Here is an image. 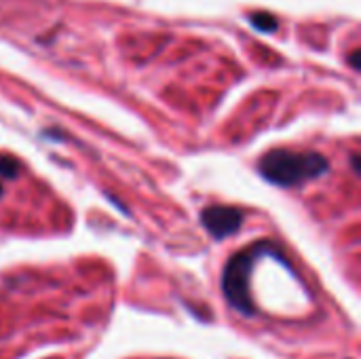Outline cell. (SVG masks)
<instances>
[{"label":"cell","mask_w":361,"mask_h":359,"mask_svg":"<svg viewBox=\"0 0 361 359\" xmlns=\"http://www.w3.org/2000/svg\"><path fill=\"white\" fill-rule=\"evenodd\" d=\"M271 248L273 245L269 241L254 243V245L237 252L224 269V277H222L224 296L231 303V307L243 315L254 313V303H252V294H250V279H252L254 262Z\"/></svg>","instance_id":"cell-2"},{"label":"cell","mask_w":361,"mask_h":359,"mask_svg":"<svg viewBox=\"0 0 361 359\" xmlns=\"http://www.w3.org/2000/svg\"><path fill=\"white\" fill-rule=\"evenodd\" d=\"M19 171H21V163H19L15 157H11V154H0V176H2V178L13 180V178L19 176Z\"/></svg>","instance_id":"cell-5"},{"label":"cell","mask_w":361,"mask_h":359,"mask_svg":"<svg viewBox=\"0 0 361 359\" xmlns=\"http://www.w3.org/2000/svg\"><path fill=\"white\" fill-rule=\"evenodd\" d=\"M328 171V159L319 152L277 148L260 159V174L283 188L300 186Z\"/></svg>","instance_id":"cell-1"},{"label":"cell","mask_w":361,"mask_h":359,"mask_svg":"<svg viewBox=\"0 0 361 359\" xmlns=\"http://www.w3.org/2000/svg\"><path fill=\"white\" fill-rule=\"evenodd\" d=\"M353 169L355 174H360V154H353Z\"/></svg>","instance_id":"cell-7"},{"label":"cell","mask_w":361,"mask_h":359,"mask_svg":"<svg viewBox=\"0 0 361 359\" xmlns=\"http://www.w3.org/2000/svg\"><path fill=\"white\" fill-rule=\"evenodd\" d=\"M201 222L205 226V231L214 237V239H224L235 235L241 224H243V214L237 207H228V205H209L203 209L201 214Z\"/></svg>","instance_id":"cell-3"},{"label":"cell","mask_w":361,"mask_h":359,"mask_svg":"<svg viewBox=\"0 0 361 359\" xmlns=\"http://www.w3.org/2000/svg\"><path fill=\"white\" fill-rule=\"evenodd\" d=\"M0 195H2V184H0Z\"/></svg>","instance_id":"cell-8"},{"label":"cell","mask_w":361,"mask_h":359,"mask_svg":"<svg viewBox=\"0 0 361 359\" xmlns=\"http://www.w3.org/2000/svg\"><path fill=\"white\" fill-rule=\"evenodd\" d=\"M250 21L260 32H275L277 25H279L277 19L273 15H269V13H254V15H250Z\"/></svg>","instance_id":"cell-4"},{"label":"cell","mask_w":361,"mask_h":359,"mask_svg":"<svg viewBox=\"0 0 361 359\" xmlns=\"http://www.w3.org/2000/svg\"><path fill=\"white\" fill-rule=\"evenodd\" d=\"M349 63H351V68H353V70H360V49H355V51L351 53Z\"/></svg>","instance_id":"cell-6"}]
</instances>
